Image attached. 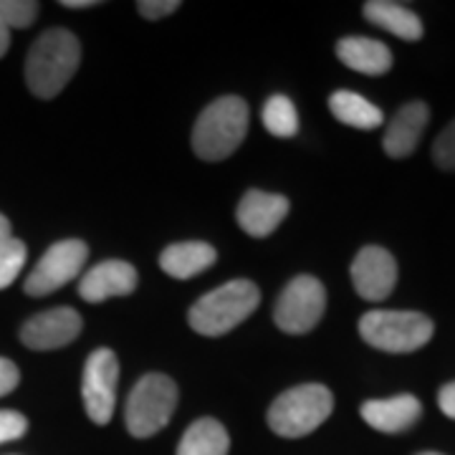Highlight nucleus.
<instances>
[{"label": "nucleus", "mask_w": 455, "mask_h": 455, "mask_svg": "<svg viewBox=\"0 0 455 455\" xmlns=\"http://www.w3.org/2000/svg\"><path fill=\"white\" fill-rule=\"evenodd\" d=\"M364 18L382 28V31L392 33L403 41H420L423 38V20L415 11H410L403 3H392V0H370L364 3Z\"/></svg>", "instance_id": "obj_17"}, {"label": "nucleus", "mask_w": 455, "mask_h": 455, "mask_svg": "<svg viewBox=\"0 0 455 455\" xmlns=\"http://www.w3.org/2000/svg\"><path fill=\"white\" fill-rule=\"evenodd\" d=\"M8 46H11V31H8L5 23L0 20V59L8 53Z\"/></svg>", "instance_id": "obj_29"}, {"label": "nucleus", "mask_w": 455, "mask_h": 455, "mask_svg": "<svg viewBox=\"0 0 455 455\" xmlns=\"http://www.w3.org/2000/svg\"><path fill=\"white\" fill-rule=\"evenodd\" d=\"M89 256V248L79 238H66L53 243L36 263L28 278H26V293L28 296H49V293L59 291L68 281L82 274L84 263Z\"/></svg>", "instance_id": "obj_8"}, {"label": "nucleus", "mask_w": 455, "mask_h": 455, "mask_svg": "<svg viewBox=\"0 0 455 455\" xmlns=\"http://www.w3.org/2000/svg\"><path fill=\"white\" fill-rule=\"evenodd\" d=\"M248 134V104L241 97H220L197 116L193 149L205 163H220L243 145Z\"/></svg>", "instance_id": "obj_3"}, {"label": "nucleus", "mask_w": 455, "mask_h": 455, "mask_svg": "<svg viewBox=\"0 0 455 455\" xmlns=\"http://www.w3.org/2000/svg\"><path fill=\"white\" fill-rule=\"evenodd\" d=\"M178 407V385L167 374H145L127 400L124 425L134 438H152L170 423Z\"/></svg>", "instance_id": "obj_6"}, {"label": "nucleus", "mask_w": 455, "mask_h": 455, "mask_svg": "<svg viewBox=\"0 0 455 455\" xmlns=\"http://www.w3.org/2000/svg\"><path fill=\"white\" fill-rule=\"evenodd\" d=\"M359 412H362V420L377 433L397 435L420 420L423 405L415 395H395L387 400H367Z\"/></svg>", "instance_id": "obj_14"}, {"label": "nucleus", "mask_w": 455, "mask_h": 455, "mask_svg": "<svg viewBox=\"0 0 455 455\" xmlns=\"http://www.w3.org/2000/svg\"><path fill=\"white\" fill-rule=\"evenodd\" d=\"M26 259H28V248L23 241L11 235L5 243H0V291L16 281L26 266Z\"/></svg>", "instance_id": "obj_22"}, {"label": "nucleus", "mask_w": 455, "mask_h": 455, "mask_svg": "<svg viewBox=\"0 0 455 455\" xmlns=\"http://www.w3.org/2000/svg\"><path fill=\"white\" fill-rule=\"evenodd\" d=\"M352 283L364 301H385L397 283V260L382 245H364L352 263Z\"/></svg>", "instance_id": "obj_10"}, {"label": "nucleus", "mask_w": 455, "mask_h": 455, "mask_svg": "<svg viewBox=\"0 0 455 455\" xmlns=\"http://www.w3.org/2000/svg\"><path fill=\"white\" fill-rule=\"evenodd\" d=\"M337 56L344 66L352 71L367 74V76H382L392 68V51L367 36H347L337 44Z\"/></svg>", "instance_id": "obj_16"}, {"label": "nucleus", "mask_w": 455, "mask_h": 455, "mask_svg": "<svg viewBox=\"0 0 455 455\" xmlns=\"http://www.w3.org/2000/svg\"><path fill=\"white\" fill-rule=\"evenodd\" d=\"M11 238V220L0 212V243H5Z\"/></svg>", "instance_id": "obj_30"}, {"label": "nucleus", "mask_w": 455, "mask_h": 455, "mask_svg": "<svg viewBox=\"0 0 455 455\" xmlns=\"http://www.w3.org/2000/svg\"><path fill=\"white\" fill-rule=\"evenodd\" d=\"M260 119H263V127L281 140L293 137L299 132V112H296L291 99L283 97V94H274L263 104Z\"/></svg>", "instance_id": "obj_21"}, {"label": "nucleus", "mask_w": 455, "mask_h": 455, "mask_svg": "<svg viewBox=\"0 0 455 455\" xmlns=\"http://www.w3.org/2000/svg\"><path fill=\"white\" fill-rule=\"evenodd\" d=\"M329 109L341 124L355 127V130H377L385 122V114H382L379 107H374L370 99L359 97L357 92H347V89L334 92L329 97Z\"/></svg>", "instance_id": "obj_19"}, {"label": "nucleus", "mask_w": 455, "mask_h": 455, "mask_svg": "<svg viewBox=\"0 0 455 455\" xmlns=\"http://www.w3.org/2000/svg\"><path fill=\"white\" fill-rule=\"evenodd\" d=\"M433 163L445 172H455V119L438 134L433 145Z\"/></svg>", "instance_id": "obj_24"}, {"label": "nucleus", "mask_w": 455, "mask_h": 455, "mask_svg": "<svg viewBox=\"0 0 455 455\" xmlns=\"http://www.w3.org/2000/svg\"><path fill=\"white\" fill-rule=\"evenodd\" d=\"M334 410V395L324 385H299L281 392L268 407V427L281 438H304L314 433Z\"/></svg>", "instance_id": "obj_5"}, {"label": "nucleus", "mask_w": 455, "mask_h": 455, "mask_svg": "<svg viewBox=\"0 0 455 455\" xmlns=\"http://www.w3.org/2000/svg\"><path fill=\"white\" fill-rule=\"evenodd\" d=\"M116 382H119V362L112 349H94L84 364L82 397L86 415L92 423L107 425L112 420L116 405Z\"/></svg>", "instance_id": "obj_9"}, {"label": "nucleus", "mask_w": 455, "mask_h": 455, "mask_svg": "<svg viewBox=\"0 0 455 455\" xmlns=\"http://www.w3.org/2000/svg\"><path fill=\"white\" fill-rule=\"evenodd\" d=\"M61 5L64 8H92V5H97V0H64Z\"/></svg>", "instance_id": "obj_31"}, {"label": "nucleus", "mask_w": 455, "mask_h": 455, "mask_svg": "<svg viewBox=\"0 0 455 455\" xmlns=\"http://www.w3.org/2000/svg\"><path fill=\"white\" fill-rule=\"evenodd\" d=\"M218 259L215 248L203 241H182V243L167 245L160 256V266L167 276L172 278H193L211 268Z\"/></svg>", "instance_id": "obj_18"}, {"label": "nucleus", "mask_w": 455, "mask_h": 455, "mask_svg": "<svg viewBox=\"0 0 455 455\" xmlns=\"http://www.w3.org/2000/svg\"><path fill=\"white\" fill-rule=\"evenodd\" d=\"M82 44L66 28H51L36 38L26 59V84L38 99H53L76 74Z\"/></svg>", "instance_id": "obj_1"}, {"label": "nucleus", "mask_w": 455, "mask_h": 455, "mask_svg": "<svg viewBox=\"0 0 455 455\" xmlns=\"http://www.w3.org/2000/svg\"><path fill=\"white\" fill-rule=\"evenodd\" d=\"M180 8V0H140L137 11L147 20H160V18L172 16Z\"/></svg>", "instance_id": "obj_26"}, {"label": "nucleus", "mask_w": 455, "mask_h": 455, "mask_svg": "<svg viewBox=\"0 0 455 455\" xmlns=\"http://www.w3.org/2000/svg\"><path fill=\"white\" fill-rule=\"evenodd\" d=\"M289 197L276 196V193H263V190H248L241 203H238V226L243 228L253 238H266L276 230L283 218L289 215Z\"/></svg>", "instance_id": "obj_13"}, {"label": "nucleus", "mask_w": 455, "mask_h": 455, "mask_svg": "<svg viewBox=\"0 0 455 455\" xmlns=\"http://www.w3.org/2000/svg\"><path fill=\"white\" fill-rule=\"evenodd\" d=\"M420 455H443V453H420Z\"/></svg>", "instance_id": "obj_32"}, {"label": "nucleus", "mask_w": 455, "mask_h": 455, "mask_svg": "<svg viewBox=\"0 0 455 455\" xmlns=\"http://www.w3.org/2000/svg\"><path fill=\"white\" fill-rule=\"evenodd\" d=\"M79 334H82V316L74 309L59 307L31 316L20 329V341L33 352H49L71 344Z\"/></svg>", "instance_id": "obj_11"}, {"label": "nucleus", "mask_w": 455, "mask_h": 455, "mask_svg": "<svg viewBox=\"0 0 455 455\" xmlns=\"http://www.w3.org/2000/svg\"><path fill=\"white\" fill-rule=\"evenodd\" d=\"M38 16V3L33 0H0V20L8 31L28 28Z\"/></svg>", "instance_id": "obj_23"}, {"label": "nucleus", "mask_w": 455, "mask_h": 455, "mask_svg": "<svg viewBox=\"0 0 455 455\" xmlns=\"http://www.w3.org/2000/svg\"><path fill=\"white\" fill-rule=\"evenodd\" d=\"M438 405L445 418L455 420V382H448V385H443V387H440Z\"/></svg>", "instance_id": "obj_28"}, {"label": "nucleus", "mask_w": 455, "mask_h": 455, "mask_svg": "<svg viewBox=\"0 0 455 455\" xmlns=\"http://www.w3.org/2000/svg\"><path fill=\"white\" fill-rule=\"evenodd\" d=\"M359 334L370 347L387 355H410L423 349L435 334V324L423 311H367L359 319Z\"/></svg>", "instance_id": "obj_4"}, {"label": "nucleus", "mask_w": 455, "mask_h": 455, "mask_svg": "<svg viewBox=\"0 0 455 455\" xmlns=\"http://www.w3.org/2000/svg\"><path fill=\"white\" fill-rule=\"evenodd\" d=\"M137 289V268L127 260H101L79 281V296L89 304H101L114 296H130Z\"/></svg>", "instance_id": "obj_12"}, {"label": "nucleus", "mask_w": 455, "mask_h": 455, "mask_svg": "<svg viewBox=\"0 0 455 455\" xmlns=\"http://www.w3.org/2000/svg\"><path fill=\"white\" fill-rule=\"evenodd\" d=\"M230 438L228 430L212 418H200L185 430L180 440L178 455H228Z\"/></svg>", "instance_id": "obj_20"}, {"label": "nucleus", "mask_w": 455, "mask_h": 455, "mask_svg": "<svg viewBox=\"0 0 455 455\" xmlns=\"http://www.w3.org/2000/svg\"><path fill=\"white\" fill-rule=\"evenodd\" d=\"M18 382H20V372L16 364L11 359L0 357V397L16 390Z\"/></svg>", "instance_id": "obj_27"}, {"label": "nucleus", "mask_w": 455, "mask_h": 455, "mask_svg": "<svg viewBox=\"0 0 455 455\" xmlns=\"http://www.w3.org/2000/svg\"><path fill=\"white\" fill-rule=\"evenodd\" d=\"M427 122H430V109L425 101H410L405 107H400V112L392 116L390 127H387L385 140H382L387 157H392V160L410 157L420 145Z\"/></svg>", "instance_id": "obj_15"}, {"label": "nucleus", "mask_w": 455, "mask_h": 455, "mask_svg": "<svg viewBox=\"0 0 455 455\" xmlns=\"http://www.w3.org/2000/svg\"><path fill=\"white\" fill-rule=\"evenodd\" d=\"M326 309V291L324 283L319 278L296 276L281 291L274 309L276 326L286 334H307L314 326L322 322Z\"/></svg>", "instance_id": "obj_7"}, {"label": "nucleus", "mask_w": 455, "mask_h": 455, "mask_svg": "<svg viewBox=\"0 0 455 455\" xmlns=\"http://www.w3.org/2000/svg\"><path fill=\"white\" fill-rule=\"evenodd\" d=\"M28 420L16 410H0V445L26 435Z\"/></svg>", "instance_id": "obj_25"}, {"label": "nucleus", "mask_w": 455, "mask_h": 455, "mask_svg": "<svg viewBox=\"0 0 455 455\" xmlns=\"http://www.w3.org/2000/svg\"><path fill=\"white\" fill-rule=\"evenodd\" d=\"M259 286L248 278H235L200 296L188 311V322L203 337H223L230 329L243 324L259 309Z\"/></svg>", "instance_id": "obj_2"}]
</instances>
